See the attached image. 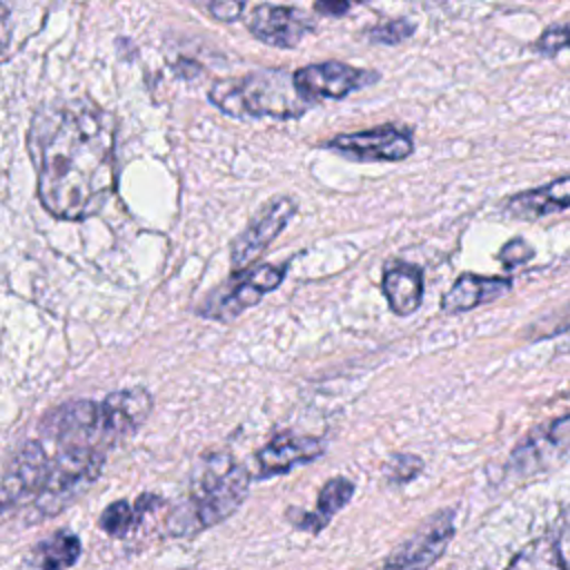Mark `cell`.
<instances>
[{"label": "cell", "mask_w": 570, "mask_h": 570, "mask_svg": "<svg viewBox=\"0 0 570 570\" xmlns=\"http://www.w3.org/2000/svg\"><path fill=\"white\" fill-rule=\"evenodd\" d=\"M42 207L65 220L102 209L114 191L116 122L87 98L56 100L38 109L29 131Z\"/></svg>", "instance_id": "1"}, {"label": "cell", "mask_w": 570, "mask_h": 570, "mask_svg": "<svg viewBox=\"0 0 570 570\" xmlns=\"http://www.w3.org/2000/svg\"><path fill=\"white\" fill-rule=\"evenodd\" d=\"M151 412L142 387L109 394L105 401H69L49 412L38 428L45 452L42 488L33 503L56 514L100 474L107 452L134 434Z\"/></svg>", "instance_id": "2"}, {"label": "cell", "mask_w": 570, "mask_h": 570, "mask_svg": "<svg viewBox=\"0 0 570 570\" xmlns=\"http://www.w3.org/2000/svg\"><path fill=\"white\" fill-rule=\"evenodd\" d=\"M249 490V472L229 454L212 452L191 474L187 501L171 514L169 528L178 537L196 534L227 519Z\"/></svg>", "instance_id": "3"}, {"label": "cell", "mask_w": 570, "mask_h": 570, "mask_svg": "<svg viewBox=\"0 0 570 570\" xmlns=\"http://www.w3.org/2000/svg\"><path fill=\"white\" fill-rule=\"evenodd\" d=\"M209 100L229 116H272V118H294L301 116L309 100L298 91L294 73L281 69L252 71L243 78L218 80Z\"/></svg>", "instance_id": "4"}, {"label": "cell", "mask_w": 570, "mask_h": 570, "mask_svg": "<svg viewBox=\"0 0 570 570\" xmlns=\"http://www.w3.org/2000/svg\"><path fill=\"white\" fill-rule=\"evenodd\" d=\"M325 147L341 156L363 160V163H372V160L396 163L412 154L414 142L407 129H401L394 125H381L365 131L334 136L332 140L325 142Z\"/></svg>", "instance_id": "5"}, {"label": "cell", "mask_w": 570, "mask_h": 570, "mask_svg": "<svg viewBox=\"0 0 570 570\" xmlns=\"http://www.w3.org/2000/svg\"><path fill=\"white\" fill-rule=\"evenodd\" d=\"M294 212L296 203L287 196H278L265 203L261 212L252 218V223L245 227V232L234 240L232 267L236 272L247 269L265 252V247L281 234V229L287 225Z\"/></svg>", "instance_id": "6"}, {"label": "cell", "mask_w": 570, "mask_h": 570, "mask_svg": "<svg viewBox=\"0 0 570 570\" xmlns=\"http://www.w3.org/2000/svg\"><path fill=\"white\" fill-rule=\"evenodd\" d=\"M379 76L367 69H356L343 62H318L301 67L294 73V82L298 91L309 100H323V98H343L356 89H363L372 82H376Z\"/></svg>", "instance_id": "7"}, {"label": "cell", "mask_w": 570, "mask_h": 570, "mask_svg": "<svg viewBox=\"0 0 570 570\" xmlns=\"http://www.w3.org/2000/svg\"><path fill=\"white\" fill-rule=\"evenodd\" d=\"M285 276V267L276 265H258L252 269H243L236 283L220 292L216 301L209 303V307L203 309V314L218 318V321H229L245 312L247 307L256 305L265 294L276 289Z\"/></svg>", "instance_id": "8"}, {"label": "cell", "mask_w": 570, "mask_h": 570, "mask_svg": "<svg viewBox=\"0 0 570 570\" xmlns=\"http://www.w3.org/2000/svg\"><path fill=\"white\" fill-rule=\"evenodd\" d=\"M454 537V512L432 514L387 561V568H428L441 559Z\"/></svg>", "instance_id": "9"}, {"label": "cell", "mask_w": 570, "mask_h": 570, "mask_svg": "<svg viewBox=\"0 0 570 570\" xmlns=\"http://www.w3.org/2000/svg\"><path fill=\"white\" fill-rule=\"evenodd\" d=\"M249 31L274 47H296L312 31V20L292 7L261 4L249 18Z\"/></svg>", "instance_id": "10"}, {"label": "cell", "mask_w": 570, "mask_h": 570, "mask_svg": "<svg viewBox=\"0 0 570 570\" xmlns=\"http://www.w3.org/2000/svg\"><path fill=\"white\" fill-rule=\"evenodd\" d=\"M323 454V441L314 436H298V434H278L274 436L261 452H258V468L261 476L283 474L294 465H303L314 461Z\"/></svg>", "instance_id": "11"}, {"label": "cell", "mask_w": 570, "mask_h": 570, "mask_svg": "<svg viewBox=\"0 0 570 570\" xmlns=\"http://www.w3.org/2000/svg\"><path fill=\"white\" fill-rule=\"evenodd\" d=\"M563 209H570V176L514 194L503 203L505 216L519 220H534L550 214H559Z\"/></svg>", "instance_id": "12"}, {"label": "cell", "mask_w": 570, "mask_h": 570, "mask_svg": "<svg viewBox=\"0 0 570 570\" xmlns=\"http://www.w3.org/2000/svg\"><path fill=\"white\" fill-rule=\"evenodd\" d=\"M512 289V281L505 276H479L461 274L441 298V309L448 314L470 312L479 305L492 303Z\"/></svg>", "instance_id": "13"}, {"label": "cell", "mask_w": 570, "mask_h": 570, "mask_svg": "<svg viewBox=\"0 0 570 570\" xmlns=\"http://www.w3.org/2000/svg\"><path fill=\"white\" fill-rule=\"evenodd\" d=\"M381 289L394 314L410 316L423 301V272L410 263H392L383 272Z\"/></svg>", "instance_id": "14"}, {"label": "cell", "mask_w": 570, "mask_h": 570, "mask_svg": "<svg viewBox=\"0 0 570 570\" xmlns=\"http://www.w3.org/2000/svg\"><path fill=\"white\" fill-rule=\"evenodd\" d=\"M354 494V483L343 479V476H336V479H330L321 492H318V503H316V512L309 514V512H303L298 519H296V528L301 530H307L312 534L321 532L327 521L352 499Z\"/></svg>", "instance_id": "15"}, {"label": "cell", "mask_w": 570, "mask_h": 570, "mask_svg": "<svg viewBox=\"0 0 570 570\" xmlns=\"http://www.w3.org/2000/svg\"><path fill=\"white\" fill-rule=\"evenodd\" d=\"M80 557V539L71 534L69 530H58L49 539L40 541L33 548V559L31 566L47 568V570H60L69 568L78 561Z\"/></svg>", "instance_id": "16"}, {"label": "cell", "mask_w": 570, "mask_h": 570, "mask_svg": "<svg viewBox=\"0 0 570 570\" xmlns=\"http://www.w3.org/2000/svg\"><path fill=\"white\" fill-rule=\"evenodd\" d=\"M140 508H142V499L138 501V508H134L127 501H116L107 505L105 512L100 514V528L111 537H125L138 523Z\"/></svg>", "instance_id": "17"}, {"label": "cell", "mask_w": 570, "mask_h": 570, "mask_svg": "<svg viewBox=\"0 0 570 570\" xmlns=\"http://www.w3.org/2000/svg\"><path fill=\"white\" fill-rule=\"evenodd\" d=\"M566 330H570V303H566L561 307H554L546 316L537 318L530 325L528 336L534 338V341H541V338H548V336H557Z\"/></svg>", "instance_id": "18"}, {"label": "cell", "mask_w": 570, "mask_h": 570, "mask_svg": "<svg viewBox=\"0 0 570 570\" xmlns=\"http://www.w3.org/2000/svg\"><path fill=\"white\" fill-rule=\"evenodd\" d=\"M423 470V461L414 454H394L385 465V476L392 483H407L416 479Z\"/></svg>", "instance_id": "19"}, {"label": "cell", "mask_w": 570, "mask_h": 570, "mask_svg": "<svg viewBox=\"0 0 570 570\" xmlns=\"http://www.w3.org/2000/svg\"><path fill=\"white\" fill-rule=\"evenodd\" d=\"M537 49L546 56H554L561 51L570 53V24H557L546 29L537 40Z\"/></svg>", "instance_id": "20"}, {"label": "cell", "mask_w": 570, "mask_h": 570, "mask_svg": "<svg viewBox=\"0 0 570 570\" xmlns=\"http://www.w3.org/2000/svg\"><path fill=\"white\" fill-rule=\"evenodd\" d=\"M412 31H414V27H412L407 20H392V22L376 24V27L370 31V38H372L374 42L396 45V42H403Z\"/></svg>", "instance_id": "21"}, {"label": "cell", "mask_w": 570, "mask_h": 570, "mask_svg": "<svg viewBox=\"0 0 570 570\" xmlns=\"http://www.w3.org/2000/svg\"><path fill=\"white\" fill-rule=\"evenodd\" d=\"M534 256V249L523 240V238H512L508 240L501 252H499V261L505 269H512V267H519V265H525L530 258Z\"/></svg>", "instance_id": "22"}, {"label": "cell", "mask_w": 570, "mask_h": 570, "mask_svg": "<svg viewBox=\"0 0 570 570\" xmlns=\"http://www.w3.org/2000/svg\"><path fill=\"white\" fill-rule=\"evenodd\" d=\"M548 450H568L570 448V414L550 423L548 430L539 436Z\"/></svg>", "instance_id": "23"}, {"label": "cell", "mask_w": 570, "mask_h": 570, "mask_svg": "<svg viewBox=\"0 0 570 570\" xmlns=\"http://www.w3.org/2000/svg\"><path fill=\"white\" fill-rule=\"evenodd\" d=\"M203 4L216 20L232 22L243 13L247 0H203Z\"/></svg>", "instance_id": "24"}, {"label": "cell", "mask_w": 570, "mask_h": 570, "mask_svg": "<svg viewBox=\"0 0 570 570\" xmlns=\"http://www.w3.org/2000/svg\"><path fill=\"white\" fill-rule=\"evenodd\" d=\"M352 7V0H316L314 9L323 16H343Z\"/></svg>", "instance_id": "25"}, {"label": "cell", "mask_w": 570, "mask_h": 570, "mask_svg": "<svg viewBox=\"0 0 570 570\" xmlns=\"http://www.w3.org/2000/svg\"><path fill=\"white\" fill-rule=\"evenodd\" d=\"M11 29H9V0H0V51L9 45Z\"/></svg>", "instance_id": "26"}]
</instances>
